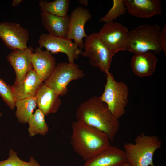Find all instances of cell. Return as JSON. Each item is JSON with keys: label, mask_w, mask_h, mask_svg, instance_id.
I'll return each instance as SVG.
<instances>
[{"label": "cell", "mask_w": 166, "mask_h": 166, "mask_svg": "<svg viewBox=\"0 0 166 166\" xmlns=\"http://www.w3.org/2000/svg\"><path fill=\"white\" fill-rule=\"evenodd\" d=\"M71 128V146L75 152L85 161L110 145V140L105 133L81 122H73Z\"/></svg>", "instance_id": "cell-2"}, {"label": "cell", "mask_w": 166, "mask_h": 166, "mask_svg": "<svg viewBox=\"0 0 166 166\" xmlns=\"http://www.w3.org/2000/svg\"><path fill=\"white\" fill-rule=\"evenodd\" d=\"M67 33L66 37L74 42L81 49L84 48L83 39L86 38L84 26L86 22L90 19L92 15L89 10L79 6L74 9L69 16Z\"/></svg>", "instance_id": "cell-11"}, {"label": "cell", "mask_w": 166, "mask_h": 166, "mask_svg": "<svg viewBox=\"0 0 166 166\" xmlns=\"http://www.w3.org/2000/svg\"><path fill=\"white\" fill-rule=\"evenodd\" d=\"M2 115V113H0V117Z\"/></svg>", "instance_id": "cell-30"}, {"label": "cell", "mask_w": 166, "mask_h": 166, "mask_svg": "<svg viewBox=\"0 0 166 166\" xmlns=\"http://www.w3.org/2000/svg\"><path fill=\"white\" fill-rule=\"evenodd\" d=\"M84 48V51L81 54L89 58L91 65L98 68L106 74L109 72L115 54L102 42L97 33H93L85 38Z\"/></svg>", "instance_id": "cell-6"}, {"label": "cell", "mask_w": 166, "mask_h": 166, "mask_svg": "<svg viewBox=\"0 0 166 166\" xmlns=\"http://www.w3.org/2000/svg\"><path fill=\"white\" fill-rule=\"evenodd\" d=\"M0 96L10 109H13L16 100L12 86L0 78Z\"/></svg>", "instance_id": "cell-25"}, {"label": "cell", "mask_w": 166, "mask_h": 166, "mask_svg": "<svg viewBox=\"0 0 166 166\" xmlns=\"http://www.w3.org/2000/svg\"><path fill=\"white\" fill-rule=\"evenodd\" d=\"M130 62L133 73L140 77L152 75L155 71L158 59L152 52L133 54Z\"/></svg>", "instance_id": "cell-17"}, {"label": "cell", "mask_w": 166, "mask_h": 166, "mask_svg": "<svg viewBox=\"0 0 166 166\" xmlns=\"http://www.w3.org/2000/svg\"><path fill=\"white\" fill-rule=\"evenodd\" d=\"M106 75L104 91L99 97L113 116L119 120L125 113L128 103V88L124 82L116 81L111 73Z\"/></svg>", "instance_id": "cell-5"}, {"label": "cell", "mask_w": 166, "mask_h": 166, "mask_svg": "<svg viewBox=\"0 0 166 166\" xmlns=\"http://www.w3.org/2000/svg\"><path fill=\"white\" fill-rule=\"evenodd\" d=\"M60 96L43 83L39 89L35 98L37 106L45 115L56 113L61 104Z\"/></svg>", "instance_id": "cell-18"}, {"label": "cell", "mask_w": 166, "mask_h": 166, "mask_svg": "<svg viewBox=\"0 0 166 166\" xmlns=\"http://www.w3.org/2000/svg\"><path fill=\"white\" fill-rule=\"evenodd\" d=\"M36 106L35 97L16 101L15 103V107L16 108L15 114L18 121L22 124L27 123Z\"/></svg>", "instance_id": "cell-20"}, {"label": "cell", "mask_w": 166, "mask_h": 166, "mask_svg": "<svg viewBox=\"0 0 166 166\" xmlns=\"http://www.w3.org/2000/svg\"><path fill=\"white\" fill-rule=\"evenodd\" d=\"M76 116L77 121L105 133L110 141L113 140L118 133L119 120L113 116L99 96H94L81 103Z\"/></svg>", "instance_id": "cell-1"}, {"label": "cell", "mask_w": 166, "mask_h": 166, "mask_svg": "<svg viewBox=\"0 0 166 166\" xmlns=\"http://www.w3.org/2000/svg\"><path fill=\"white\" fill-rule=\"evenodd\" d=\"M0 166H40L34 158L30 157V161L22 160L17 156V153L12 149L10 150L9 157L6 160L0 161Z\"/></svg>", "instance_id": "cell-24"}, {"label": "cell", "mask_w": 166, "mask_h": 166, "mask_svg": "<svg viewBox=\"0 0 166 166\" xmlns=\"http://www.w3.org/2000/svg\"><path fill=\"white\" fill-rule=\"evenodd\" d=\"M42 24L49 34L55 36L66 37L68 30L69 17L54 15L42 11L40 14Z\"/></svg>", "instance_id": "cell-19"}, {"label": "cell", "mask_w": 166, "mask_h": 166, "mask_svg": "<svg viewBox=\"0 0 166 166\" xmlns=\"http://www.w3.org/2000/svg\"><path fill=\"white\" fill-rule=\"evenodd\" d=\"M160 42L162 49V51L165 55L166 54V25L164 24L161 28L160 36Z\"/></svg>", "instance_id": "cell-26"}, {"label": "cell", "mask_w": 166, "mask_h": 166, "mask_svg": "<svg viewBox=\"0 0 166 166\" xmlns=\"http://www.w3.org/2000/svg\"><path fill=\"white\" fill-rule=\"evenodd\" d=\"M85 76L84 73L77 65L62 62L56 65L44 83L58 96H63L67 93V86L71 81L82 78Z\"/></svg>", "instance_id": "cell-7"}, {"label": "cell", "mask_w": 166, "mask_h": 166, "mask_svg": "<svg viewBox=\"0 0 166 166\" xmlns=\"http://www.w3.org/2000/svg\"><path fill=\"white\" fill-rule=\"evenodd\" d=\"M70 3L69 0H55L50 2L41 0L39 2V6L41 11L64 17L67 15Z\"/></svg>", "instance_id": "cell-22"}, {"label": "cell", "mask_w": 166, "mask_h": 166, "mask_svg": "<svg viewBox=\"0 0 166 166\" xmlns=\"http://www.w3.org/2000/svg\"><path fill=\"white\" fill-rule=\"evenodd\" d=\"M39 47L45 48L51 54L61 53L65 54L69 62L74 63L82 52L78 45L72 40L66 37L55 36L49 34L42 33L38 41Z\"/></svg>", "instance_id": "cell-9"}, {"label": "cell", "mask_w": 166, "mask_h": 166, "mask_svg": "<svg viewBox=\"0 0 166 166\" xmlns=\"http://www.w3.org/2000/svg\"><path fill=\"white\" fill-rule=\"evenodd\" d=\"M43 83L34 69H30L22 80L12 86L16 100L35 97Z\"/></svg>", "instance_id": "cell-16"}, {"label": "cell", "mask_w": 166, "mask_h": 166, "mask_svg": "<svg viewBox=\"0 0 166 166\" xmlns=\"http://www.w3.org/2000/svg\"><path fill=\"white\" fill-rule=\"evenodd\" d=\"M127 10L131 15L148 18L161 14L160 0H124Z\"/></svg>", "instance_id": "cell-13"}, {"label": "cell", "mask_w": 166, "mask_h": 166, "mask_svg": "<svg viewBox=\"0 0 166 166\" xmlns=\"http://www.w3.org/2000/svg\"><path fill=\"white\" fill-rule=\"evenodd\" d=\"M33 50L30 46L24 49L13 50L7 55V59L15 73V82L22 80L33 68L31 60Z\"/></svg>", "instance_id": "cell-15"}, {"label": "cell", "mask_w": 166, "mask_h": 166, "mask_svg": "<svg viewBox=\"0 0 166 166\" xmlns=\"http://www.w3.org/2000/svg\"><path fill=\"white\" fill-rule=\"evenodd\" d=\"M0 38L7 48L12 50L27 48L29 39L28 31L18 23H0Z\"/></svg>", "instance_id": "cell-10"}, {"label": "cell", "mask_w": 166, "mask_h": 166, "mask_svg": "<svg viewBox=\"0 0 166 166\" xmlns=\"http://www.w3.org/2000/svg\"><path fill=\"white\" fill-rule=\"evenodd\" d=\"M127 161L124 150L110 145L97 155L85 160L83 166H120Z\"/></svg>", "instance_id": "cell-12"}, {"label": "cell", "mask_w": 166, "mask_h": 166, "mask_svg": "<svg viewBox=\"0 0 166 166\" xmlns=\"http://www.w3.org/2000/svg\"><path fill=\"white\" fill-rule=\"evenodd\" d=\"M162 145V141L157 136L142 132L136 136L134 143H125L124 151L132 166H154V154Z\"/></svg>", "instance_id": "cell-3"}, {"label": "cell", "mask_w": 166, "mask_h": 166, "mask_svg": "<svg viewBox=\"0 0 166 166\" xmlns=\"http://www.w3.org/2000/svg\"><path fill=\"white\" fill-rule=\"evenodd\" d=\"M45 116L43 112L38 109L29 119L27 123L30 136L32 137L38 134L44 135L48 132L49 128L45 121Z\"/></svg>", "instance_id": "cell-21"}, {"label": "cell", "mask_w": 166, "mask_h": 166, "mask_svg": "<svg viewBox=\"0 0 166 166\" xmlns=\"http://www.w3.org/2000/svg\"><path fill=\"white\" fill-rule=\"evenodd\" d=\"M113 2L112 7L105 15L101 18L100 22L106 23L113 22L126 12L127 10L124 0H113Z\"/></svg>", "instance_id": "cell-23"}, {"label": "cell", "mask_w": 166, "mask_h": 166, "mask_svg": "<svg viewBox=\"0 0 166 166\" xmlns=\"http://www.w3.org/2000/svg\"><path fill=\"white\" fill-rule=\"evenodd\" d=\"M129 32L121 23L113 21L105 23L97 34L104 44L115 54L127 51Z\"/></svg>", "instance_id": "cell-8"}, {"label": "cell", "mask_w": 166, "mask_h": 166, "mask_svg": "<svg viewBox=\"0 0 166 166\" xmlns=\"http://www.w3.org/2000/svg\"><path fill=\"white\" fill-rule=\"evenodd\" d=\"M161 28L157 23L147 24L130 31L127 51L133 54L151 51L159 54L162 51L160 42Z\"/></svg>", "instance_id": "cell-4"}, {"label": "cell", "mask_w": 166, "mask_h": 166, "mask_svg": "<svg viewBox=\"0 0 166 166\" xmlns=\"http://www.w3.org/2000/svg\"><path fill=\"white\" fill-rule=\"evenodd\" d=\"M23 0H13L12 3V5L13 7H15L21 2H22Z\"/></svg>", "instance_id": "cell-28"}, {"label": "cell", "mask_w": 166, "mask_h": 166, "mask_svg": "<svg viewBox=\"0 0 166 166\" xmlns=\"http://www.w3.org/2000/svg\"><path fill=\"white\" fill-rule=\"evenodd\" d=\"M31 60L33 69L40 79L45 82L55 67V58L50 52L39 47L32 53Z\"/></svg>", "instance_id": "cell-14"}, {"label": "cell", "mask_w": 166, "mask_h": 166, "mask_svg": "<svg viewBox=\"0 0 166 166\" xmlns=\"http://www.w3.org/2000/svg\"><path fill=\"white\" fill-rule=\"evenodd\" d=\"M120 166H132V165L128 161H127Z\"/></svg>", "instance_id": "cell-29"}, {"label": "cell", "mask_w": 166, "mask_h": 166, "mask_svg": "<svg viewBox=\"0 0 166 166\" xmlns=\"http://www.w3.org/2000/svg\"><path fill=\"white\" fill-rule=\"evenodd\" d=\"M78 2L80 4L84 6H87L89 5L88 1L87 0H79Z\"/></svg>", "instance_id": "cell-27"}]
</instances>
